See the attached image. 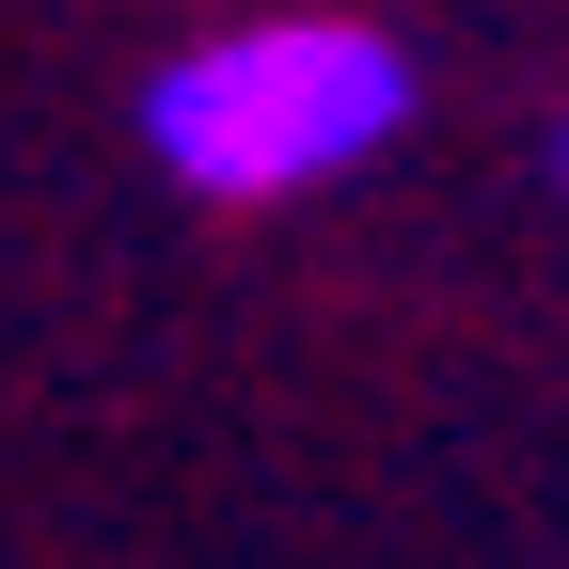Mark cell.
Wrapping results in <instances>:
<instances>
[{
	"mask_svg": "<svg viewBox=\"0 0 569 569\" xmlns=\"http://www.w3.org/2000/svg\"><path fill=\"white\" fill-rule=\"evenodd\" d=\"M553 190H569V127H553Z\"/></svg>",
	"mask_w": 569,
	"mask_h": 569,
	"instance_id": "2",
	"label": "cell"
},
{
	"mask_svg": "<svg viewBox=\"0 0 569 569\" xmlns=\"http://www.w3.org/2000/svg\"><path fill=\"white\" fill-rule=\"evenodd\" d=\"M411 127V48L332 0H269L142 63V159L190 206H317Z\"/></svg>",
	"mask_w": 569,
	"mask_h": 569,
	"instance_id": "1",
	"label": "cell"
}]
</instances>
